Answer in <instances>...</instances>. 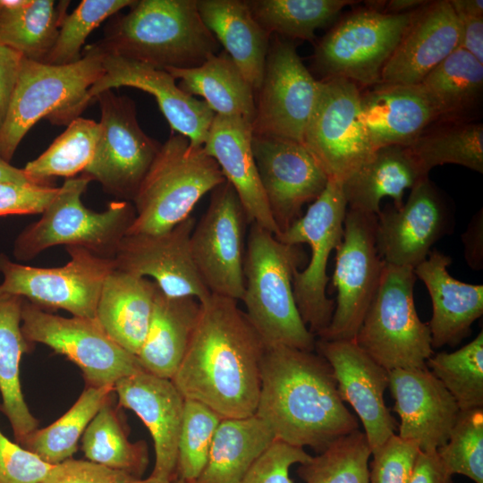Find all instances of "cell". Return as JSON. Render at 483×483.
<instances>
[{
  "instance_id": "obj_1",
  "label": "cell",
  "mask_w": 483,
  "mask_h": 483,
  "mask_svg": "<svg viewBox=\"0 0 483 483\" xmlns=\"http://www.w3.org/2000/svg\"><path fill=\"white\" fill-rule=\"evenodd\" d=\"M266 345L238 301L210 294L185 355L171 379L185 399L222 419L254 415Z\"/></svg>"
},
{
  "instance_id": "obj_2",
  "label": "cell",
  "mask_w": 483,
  "mask_h": 483,
  "mask_svg": "<svg viewBox=\"0 0 483 483\" xmlns=\"http://www.w3.org/2000/svg\"><path fill=\"white\" fill-rule=\"evenodd\" d=\"M255 415L276 440L318 453L359 428L328 362L318 353L287 346L266 348Z\"/></svg>"
},
{
  "instance_id": "obj_3",
  "label": "cell",
  "mask_w": 483,
  "mask_h": 483,
  "mask_svg": "<svg viewBox=\"0 0 483 483\" xmlns=\"http://www.w3.org/2000/svg\"><path fill=\"white\" fill-rule=\"evenodd\" d=\"M96 44L106 54L157 69H189L219 53V43L202 21L197 0H140L108 23Z\"/></svg>"
},
{
  "instance_id": "obj_4",
  "label": "cell",
  "mask_w": 483,
  "mask_h": 483,
  "mask_svg": "<svg viewBox=\"0 0 483 483\" xmlns=\"http://www.w3.org/2000/svg\"><path fill=\"white\" fill-rule=\"evenodd\" d=\"M303 255L300 245L285 244L271 232L250 223L242 301L266 348L287 346L308 352L316 348L315 335L301 319L292 289L293 274Z\"/></svg>"
},
{
  "instance_id": "obj_5",
  "label": "cell",
  "mask_w": 483,
  "mask_h": 483,
  "mask_svg": "<svg viewBox=\"0 0 483 483\" xmlns=\"http://www.w3.org/2000/svg\"><path fill=\"white\" fill-rule=\"evenodd\" d=\"M103 50L85 47L76 63L52 65L23 57L0 128V157L9 163L20 142L39 120L68 124L90 103L89 91L103 73Z\"/></svg>"
},
{
  "instance_id": "obj_6",
  "label": "cell",
  "mask_w": 483,
  "mask_h": 483,
  "mask_svg": "<svg viewBox=\"0 0 483 483\" xmlns=\"http://www.w3.org/2000/svg\"><path fill=\"white\" fill-rule=\"evenodd\" d=\"M226 180L202 147L173 132L160 149L132 199L135 218L127 234L159 233L191 216L208 192Z\"/></svg>"
},
{
  "instance_id": "obj_7",
  "label": "cell",
  "mask_w": 483,
  "mask_h": 483,
  "mask_svg": "<svg viewBox=\"0 0 483 483\" xmlns=\"http://www.w3.org/2000/svg\"><path fill=\"white\" fill-rule=\"evenodd\" d=\"M91 181L84 174L64 181L40 219L26 226L15 239L13 256L17 260H30L56 245L78 246L99 257L114 258L133 223L135 208L131 201L118 199L101 212L87 208L81 195Z\"/></svg>"
},
{
  "instance_id": "obj_8",
  "label": "cell",
  "mask_w": 483,
  "mask_h": 483,
  "mask_svg": "<svg viewBox=\"0 0 483 483\" xmlns=\"http://www.w3.org/2000/svg\"><path fill=\"white\" fill-rule=\"evenodd\" d=\"M412 268L385 264L354 342L387 371L427 369L433 355L428 325L417 313Z\"/></svg>"
},
{
  "instance_id": "obj_9",
  "label": "cell",
  "mask_w": 483,
  "mask_h": 483,
  "mask_svg": "<svg viewBox=\"0 0 483 483\" xmlns=\"http://www.w3.org/2000/svg\"><path fill=\"white\" fill-rule=\"evenodd\" d=\"M417 12L388 14L368 7L346 14L318 43L315 69L360 89L381 84L383 68Z\"/></svg>"
},
{
  "instance_id": "obj_10",
  "label": "cell",
  "mask_w": 483,
  "mask_h": 483,
  "mask_svg": "<svg viewBox=\"0 0 483 483\" xmlns=\"http://www.w3.org/2000/svg\"><path fill=\"white\" fill-rule=\"evenodd\" d=\"M347 203L340 182L328 179L321 195L306 213L284 232L275 236L290 245L303 243L310 247V258L303 270L292 278L294 300L302 321L316 336L328 326L335 301L327 298V263L333 250L342 242Z\"/></svg>"
},
{
  "instance_id": "obj_11",
  "label": "cell",
  "mask_w": 483,
  "mask_h": 483,
  "mask_svg": "<svg viewBox=\"0 0 483 483\" xmlns=\"http://www.w3.org/2000/svg\"><path fill=\"white\" fill-rule=\"evenodd\" d=\"M70 260L59 267H37L0 254V288L39 308L62 309L72 317L96 319L97 306L114 259L78 246H68Z\"/></svg>"
},
{
  "instance_id": "obj_12",
  "label": "cell",
  "mask_w": 483,
  "mask_h": 483,
  "mask_svg": "<svg viewBox=\"0 0 483 483\" xmlns=\"http://www.w3.org/2000/svg\"><path fill=\"white\" fill-rule=\"evenodd\" d=\"M21 330L29 343L45 344L74 362L92 386H114L144 370L96 319L60 317L23 300Z\"/></svg>"
},
{
  "instance_id": "obj_13",
  "label": "cell",
  "mask_w": 483,
  "mask_h": 483,
  "mask_svg": "<svg viewBox=\"0 0 483 483\" xmlns=\"http://www.w3.org/2000/svg\"><path fill=\"white\" fill-rule=\"evenodd\" d=\"M100 136L82 174L97 181L118 200L132 201L161 145L140 127L134 102L111 89L97 95Z\"/></svg>"
},
{
  "instance_id": "obj_14",
  "label": "cell",
  "mask_w": 483,
  "mask_h": 483,
  "mask_svg": "<svg viewBox=\"0 0 483 483\" xmlns=\"http://www.w3.org/2000/svg\"><path fill=\"white\" fill-rule=\"evenodd\" d=\"M376 226L377 215L347 209L342 242L335 250L333 285L336 301L331 321L319 339L354 340L386 264L377 251Z\"/></svg>"
},
{
  "instance_id": "obj_15",
  "label": "cell",
  "mask_w": 483,
  "mask_h": 483,
  "mask_svg": "<svg viewBox=\"0 0 483 483\" xmlns=\"http://www.w3.org/2000/svg\"><path fill=\"white\" fill-rule=\"evenodd\" d=\"M318 93L319 80L304 65L295 45L271 36L263 79L255 93L252 134L303 144Z\"/></svg>"
},
{
  "instance_id": "obj_16",
  "label": "cell",
  "mask_w": 483,
  "mask_h": 483,
  "mask_svg": "<svg viewBox=\"0 0 483 483\" xmlns=\"http://www.w3.org/2000/svg\"><path fill=\"white\" fill-rule=\"evenodd\" d=\"M360 89L342 78L319 80L303 145L328 179L341 183L374 152L360 121Z\"/></svg>"
},
{
  "instance_id": "obj_17",
  "label": "cell",
  "mask_w": 483,
  "mask_h": 483,
  "mask_svg": "<svg viewBox=\"0 0 483 483\" xmlns=\"http://www.w3.org/2000/svg\"><path fill=\"white\" fill-rule=\"evenodd\" d=\"M248 222L239 197L228 182L211 191L208 207L190 237L194 265L211 294L242 301Z\"/></svg>"
},
{
  "instance_id": "obj_18",
  "label": "cell",
  "mask_w": 483,
  "mask_h": 483,
  "mask_svg": "<svg viewBox=\"0 0 483 483\" xmlns=\"http://www.w3.org/2000/svg\"><path fill=\"white\" fill-rule=\"evenodd\" d=\"M453 225L451 205L427 178L411 189L401 208L387 206L377 215V251L386 264L414 269Z\"/></svg>"
},
{
  "instance_id": "obj_19",
  "label": "cell",
  "mask_w": 483,
  "mask_h": 483,
  "mask_svg": "<svg viewBox=\"0 0 483 483\" xmlns=\"http://www.w3.org/2000/svg\"><path fill=\"white\" fill-rule=\"evenodd\" d=\"M251 147L269 210L281 233L301 216L306 203L321 195L328 177L301 142L252 134Z\"/></svg>"
},
{
  "instance_id": "obj_20",
  "label": "cell",
  "mask_w": 483,
  "mask_h": 483,
  "mask_svg": "<svg viewBox=\"0 0 483 483\" xmlns=\"http://www.w3.org/2000/svg\"><path fill=\"white\" fill-rule=\"evenodd\" d=\"M193 216L159 233L126 234L114 258L115 268L139 277H151L167 296L193 297L199 302L211 293L194 265L190 237Z\"/></svg>"
},
{
  "instance_id": "obj_21",
  "label": "cell",
  "mask_w": 483,
  "mask_h": 483,
  "mask_svg": "<svg viewBox=\"0 0 483 483\" xmlns=\"http://www.w3.org/2000/svg\"><path fill=\"white\" fill-rule=\"evenodd\" d=\"M318 353L330 365L338 394L355 411L371 452L394 434L395 421L384 401L388 371L353 340L316 341Z\"/></svg>"
},
{
  "instance_id": "obj_22",
  "label": "cell",
  "mask_w": 483,
  "mask_h": 483,
  "mask_svg": "<svg viewBox=\"0 0 483 483\" xmlns=\"http://www.w3.org/2000/svg\"><path fill=\"white\" fill-rule=\"evenodd\" d=\"M123 86L151 94L173 131L185 136L191 146L204 145L216 114L205 101L182 91L168 72L104 53L103 73L89 89V99Z\"/></svg>"
},
{
  "instance_id": "obj_23",
  "label": "cell",
  "mask_w": 483,
  "mask_h": 483,
  "mask_svg": "<svg viewBox=\"0 0 483 483\" xmlns=\"http://www.w3.org/2000/svg\"><path fill=\"white\" fill-rule=\"evenodd\" d=\"M388 376L400 418L398 436L420 451H436L446 443L460 412L455 400L428 368L393 369Z\"/></svg>"
},
{
  "instance_id": "obj_24",
  "label": "cell",
  "mask_w": 483,
  "mask_h": 483,
  "mask_svg": "<svg viewBox=\"0 0 483 483\" xmlns=\"http://www.w3.org/2000/svg\"><path fill=\"white\" fill-rule=\"evenodd\" d=\"M114 391L119 404L135 412L150 432L155 450L151 474L173 481L185 398L171 379L146 370L119 379Z\"/></svg>"
},
{
  "instance_id": "obj_25",
  "label": "cell",
  "mask_w": 483,
  "mask_h": 483,
  "mask_svg": "<svg viewBox=\"0 0 483 483\" xmlns=\"http://www.w3.org/2000/svg\"><path fill=\"white\" fill-rule=\"evenodd\" d=\"M460 21L449 0L430 1L418 10L384 66L381 84H419L460 47Z\"/></svg>"
},
{
  "instance_id": "obj_26",
  "label": "cell",
  "mask_w": 483,
  "mask_h": 483,
  "mask_svg": "<svg viewBox=\"0 0 483 483\" xmlns=\"http://www.w3.org/2000/svg\"><path fill=\"white\" fill-rule=\"evenodd\" d=\"M360 121L373 148L409 146L438 123L419 84H379L360 92Z\"/></svg>"
},
{
  "instance_id": "obj_27",
  "label": "cell",
  "mask_w": 483,
  "mask_h": 483,
  "mask_svg": "<svg viewBox=\"0 0 483 483\" xmlns=\"http://www.w3.org/2000/svg\"><path fill=\"white\" fill-rule=\"evenodd\" d=\"M251 123L241 117L216 114L203 145L234 189L250 223L277 236L275 225L259 180L252 147Z\"/></svg>"
},
{
  "instance_id": "obj_28",
  "label": "cell",
  "mask_w": 483,
  "mask_h": 483,
  "mask_svg": "<svg viewBox=\"0 0 483 483\" xmlns=\"http://www.w3.org/2000/svg\"><path fill=\"white\" fill-rule=\"evenodd\" d=\"M451 263L449 256L432 250L413 269L431 298L432 317L428 325L433 348L460 343L483 314V285L453 278L447 270Z\"/></svg>"
},
{
  "instance_id": "obj_29",
  "label": "cell",
  "mask_w": 483,
  "mask_h": 483,
  "mask_svg": "<svg viewBox=\"0 0 483 483\" xmlns=\"http://www.w3.org/2000/svg\"><path fill=\"white\" fill-rule=\"evenodd\" d=\"M428 178L408 146L391 145L374 150L370 157L342 182L347 207L360 212L377 215L380 201L393 199L399 208L406 189H412Z\"/></svg>"
},
{
  "instance_id": "obj_30",
  "label": "cell",
  "mask_w": 483,
  "mask_h": 483,
  "mask_svg": "<svg viewBox=\"0 0 483 483\" xmlns=\"http://www.w3.org/2000/svg\"><path fill=\"white\" fill-rule=\"evenodd\" d=\"M157 284L114 268L103 284L96 320L121 347L137 356L146 338Z\"/></svg>"
},
{
  "instance_id": "obj_31",
  "label": "cell",
  "mask_w": 483,
  "mask_h": 483,
  "mask_svg": "<svg viewBox=\"0 0 483 483\" xmlns=\"http://www.w3.org/2000/svg\"><path fill=\"white\" fill-rule=\"evenodd\" d=\"M202 21L256 93L263 79L269 35L256 21L246 1L197 0Z\"/></svg>"
},
{
  "instance_id": "obj_32",
  "label": "cell",
  "mask_w": 483,
  "mask_h": 483,
  "mask_svg": "<svg viewBox=\"0 0 483 483\" xmlns=\"http://www.w3.org/2000/svg\"><path fill=\"white\" fill-rule=\"evenodd\" d=\"M200 302L193 297H171L157 285L148 330L137 358L144 370L172 379L195 331Z\"/></svg>"
},
{
  "instance_id": "obj_33",
  "label": "cell",
  "mask_w": 483,
  "mask_h": 483,
  "mask_svg": "<svg viewBox=\"0 0 483 483\" xmlns=\"http://www.w3.org/2000/svg\"><path fill=\"white\" fill-rule=\"evenodd\" d=\"M23 300L0 288V411L8 419L19 444L38 426L25 402L20 381V361L30 350L21 330Z\"/></svg>"
},
{
  "instance_id": "obj_34",
  "label": "cell",
  "mask_w": 483,
  "mask_h": 483,
  "mask_svg": "<svg viewBox=\"0 0 483 483\" xmlns=\"http://www.w3.org/2000/svg\"><path fill=\"white\" fill-rule=\"evenodd\" d=\"M186 94L200 96L215 114L253 121L255 92L232 58L223 50L202 64L189 69L165 70Z\"/></svg>"
},
{
  "instance_id": "obj_35",
  "label": "cell",
  "mask_w": 483,
  "mask_h": 483,
  "mask_svg": "<svg viewBox=\"0 0 483 483\" xmlns=\"http://www.w3.org/2000/svg\"><path fill=\"white\" fill-rule=\"evenodd\" d=\"M275 440L255 414L221 419L206 465L194 483H239Z\"/></svg>"
},
{
  "instance_id": "obj_36",
  "label": "cell",
  "mask_w": 483,
  "mask_h": 483,
  "mask_svg": "<svg viewBox=\"0 0 483 483\" xmlns=\"http://www.w3.org/2000/svg\"><path fill=\"white\" fill-rule=\"evenodd\" d=\"M419 85L437 112V123L475 122L482 100L483 64L459 47Z\"/></svg>"
},
{
  "instance_id": "obj_37",
  "label": "cell",
  "mask_w": 483,
  "mask_h": 483,
  "mask_svg": "<svg viewBox=\"0 0 483 483\" xmlns=\"http://www.w3.org/2000/svg\"><path fill=\"white\" fill-rule=\"evenodd\" d=\"M69 2L13 0L0 11V44L44 62L57 37Z\"/></svg>"
},
{
  "instance_id": "obj_38",
  "label": "cell",
  "mask_w": 483,
  "mask_h": 483,
  "mask_svg": "<svg viewBox=\"0 0 483 483\" xmlns=\"http://www.w3.org/2000/svg\"><path fill=\"white\" fill-rule=\"evenodd\" d=\"M113 391L114 386H89L62 417L37 428L20 445L51 465L71 459L87 426Z\"/></svg>"
},
{
  "instance_id": "obj_39",
  "label": "cell",
  "mask_w": 483,
  "mask_h": 483,
  "mask_svg": "<svg viewBox=\"0 0 483 483\" xmlns=\"http://www.w3.org/2000/svg\"><path fill=\"white\" fill-rule=\"evenodd\" d=\"M256 21L269 35L312 41L351 0H245Z\"/></svg>"
},
{
  "instance_id": "obj_40",
  "label": "cell",
  "mask_w": 483,
  "mask_h": 483,
  "mask_svg": "<svg viewBox=\"0 0 483 483\" xmlns=\"http://www.w3.org/2000/svg\"><path fill=\"white\" fill-rule=\"evenodd\" d=\"M423 170L455 164L483 173V124L436 123L408 146Z\"/></svg>"
},
{
  "instance_id": "obj_41",
  "label": "cell",
  "mask_w": 483,
  "mask_h": 483,
  "mask_svg": "<svg viewBox=\"0 0 483 483\" xmlns=\"http://www.w3.org/2000/svg\"><path fill=\"white\" fill-rule=\"evenodd\" d=\"M48 148L22 168L33 183L46 184L52 177H75L91 162L100 136V124L77 117L67 124Z\"/></svg>"
},
{
  "instance_id": "obj_42",
  "label": "cell",
  "mask_w": 483,
  "mask_h": 483,
  "mask_svg": "<svg viewBox=\"0 0 483 483\" xmlns=\"http://www.w3.org/2000/svg\"><path fill=\"white\" fill-rule=\"evenodd\" d=\"M108 400L87 426L81 438V449L88 461L138 479L148 462L147 446L144 442L131 443L128 440Z\"/></svg>"
},
{
  "instance_id": "obj_43",
  "label": "cell",
  "mask_w": 483,
  "mask_h": 483,
  "mask_svg": "<svg viewBox=\"0 0 483 483\" xmlns=\"http://www.w3.org/2000/svg\"><path fill=\"white\" fill-rule=\"evenodd\" d=\"M427 368L455 400L460 411L483 408V331L453 352L436 353Z\"/></svg>"
},
{
  "instance_id": "obj_44",
  "label": "cell",
  "mask_w": 483,
  "mask_h": 483,
  "mask_svg": "<svg viewBox=\"0 0 483 483\" xmlns=\"http://www.w3.org/2000/svg\"><path fill=\"white\" fill-rule=\"evenodd\" d=\"M370 456L366 436L357 429L299 464L297 474L304 483H369Z\"/></svg>"
},
{
  "instance_id": "obj_45",
  "label": "cell",
  "mask_w": 483,
  "mask_h": 483,
  "mask_svg": "<svg viewBox=\"0 0 483 483\" xmlns=\"http://www.w3.org/2000/svg\"><path fill=\"white\" fill-rule=\"evenodd\" d=\"M222 418L198 401L185 399L178 439L176 477L195 481L203 470Z\"/></svg>"
},
{
  "instance_id": "obj_46",
  "label": "cell",
  "mask_w": 483,
  "mask_h": 483,
  "mask_svg": "<svg viewBox=\"0 0 483 483\" xmlns=\"http://www.w3.org/2000/svg\"><path fill=\"white\" fill-rule=\"evenodd\" d=\"M133 0H83L65 14L55 44L43 63L65 65L78 62L88 36L108 17L130 7Z\"/></svg>"
},
{
  "instance_id": "obj_47",
  "label": "cell",
  "mask_w": 483,
  "mask_h": 483,
  "mask_svg": "<svg viewBox=\"0 0 483 483\" xmlns=\"http://www.w3.org/2000/svg\"><path fill=\"white\" fill-rule=\"evenodd\" d=\"M436 452L452 476L483 483V408L460 411L446 443Z\"/></svg>"
},
{
  "instance_id": "obj_48",
  "label": "cell",
  "mask_w": 483,
  "mask_h": 483,
  "mask_svg": "<svg viewBox=\"0 0 483 483\" xmlns=\"http://www.w3.org/2000/svg\"><path fill=\"white\" fill-rule=\"evenodd\" d=\"M419 451L415 443L392 435L371 452L373 460L369 468V482L408 483Z\"/></svg>"
},
{
  "instance_id": "obj_49",
  "label": "cell",
  "mask_w": 483,
  "mask_h": 483,
  "mask_svg": "<svg viewBox=\"0 0 483 483\" xmlns=\"http://www.w3.org/2000/svg\"><path fill=\"white\" fill-rule=\"evenodd\" d=\"M311 457L304 448L275 440L239 483H293L290 469Z\"/></svg>"
},
{
  "instance_id": "obj_50",
  "label": "cell",
  "mask_w": 483,
  "mask_h": 483,
  "mask_svg": "<svg viewBox=\"0 0 483 483\" xmlns=\"http://www.w3.org/2000/svg\"><path fill=\"white\" fill-rule=\"evenodd\" d=\"M53 466L0 430V483H41Z\"/></svg>"
},
{
  "instance_id": "obj_51",
  "label": "cell",
  "mask_w": 483,
  "mask_h": 483,
  "mask_svg": "<svg viewBox=\"0 0 483 483\" xmlns=\"http://www.w3.org/2000/svg\"><path fill=\"white\" fill-rule=\"evenodd\" d=\"M58 190L32 182H0V216L41 214Z\"/></svg>"
},
{
  "instance_id": "obj_52",
  "label": "cell",
  "mask_w": 483,
  "mask_h": 483,
  "mask_svg": "<svg viewBox=\"0 0 483 483\" xmlns=\"http://www.w3.org/2000/svg\"><path fill=\"white\" fill-rule=\"evenodd\" d=\"M133 479L122 470L71 458L54 465L41 483H129Z\"/></svg>"
},
{
  "instance_id": "obj_53",
  "label": "cell",
  "mask_w": 483,
  "mask_h": 483,
  "mask_svg": "<svg viewBox=\"0 0 483 483\" xmlns=\"http://www.w3.org/2000/svg\"><path fill=\"white\" fill-rule=\"evenodd\" d=\"M22 59L21 54L0 44V128L7 113Z\"/></svg>"
},
{
  "instance_id": "obj_54",
  "label": "cell",
  "mask_w": 483,
  "mask_h": 483,
  "mask_svg": "<svg viewBox=\"0 0 483 483\" xmlns=\"http://www.w3.org/2000/svg\"><path fill=\"white\" fill-rule=\"evenodd\" d=\"M408 483H453L436 451H419Z\"/></svg>"
},
{
  "instance_id": "obj_55",
  "label": "cell",
  "mask_w": 483,
  "mask_h": 483,
  "mask_svg": "<svg viewBox=\"0 0 483 483\" xmlns=\"http://www.w3.org/2000/svg\"><path fill=\"white\" fill-rule=\"evenodd\" d=\"M464 258L475 270L483 268V213L479 211L470 220L462 234Z\"/></svg>"
},
{
  "instance_id": "obj_56",
  "label": "cell",
  "mask_w": 483,
  "mask_h": 483,
  "mask_svg": "<svg viewBox=\"0 0 483 483\" xmlns=\"http://www.w3.org/2000/svg\"><path fill=\"white\" fill-rule=\"evenodd\" d=\"M460 21V48L483 64V16H457Z\"/></svg>"
},
{
  "instance_id": "obj_57",
  "label": "cell",
  "mask_w": 483,
  "mask_h": 483,
  "mask_svg": "<svg viewBox=\"0 0 483 483\" xmlns=\"http://www.w3.org/2000/svg\"><path fill=\"white\" fill-rule=\"evenodd\" d=\"M428 0H390L386 1L383 13L388 14H403L419 10L428 4Z\"/></svg>"
},
{
  "instance_id": "obj_58",
  "label": "cell",
  "mask_w": 483,
  "mask_h": 483,
  "mask_svg": "<svg viewBox=\"0 0 483 483\" xmlns=\"http://www.w3.org/2000/svg\"><path fill=\"white\" fill-rule=\"evenodd\" d=\"M457 16H483L482 0H449Z\"/></svg>"
},
{
  "instance_id": "obj_59",
  "label": "cell",
  "mask_w": 483,
  "mask_h": 483,
  "mask_svg": "<svg viewBox=\"0 0 483 483\" xmlns=\"http://www.w3.org/2000/svg\"><path fill=\"white\" fill-rule=\"evenodd\" d=\"M0 182H31L23 173L22 169L13 166L0 157ZM33 183V182H32Z\"/></svg>"
},
{
  "instance_id": "obj_60",
  "label": "cell",
  "mask_w": 483,
  "mask_h": 483,
  "mask_svg": "<svg viewBox=\"0 0 483 483\" xmlns=\"http://www.w3.org/2000/svg\"><path fill=\"white\" fill-rule=\"evenodd\" d=\"M129 483H173V481L169 479L161 478L150 474V476L145 479H133Z\"/></svg>"
},
{
  "instance_id": "obj_61",
  "label": "cell",
  "mask_w": 483,
  "mask_h": 483,
  "mask_svg": "<svg viewBox=\"0 0 483 483\" xmlns=\"http://www.w3.org/2000/svg\"><path fill=\"white\" fill-rule=\"evenodd\" d=\"M173 483H194V481H186V480H184V479L175 478V479L173 480Z\"/></svg>"
}]
</instances>
